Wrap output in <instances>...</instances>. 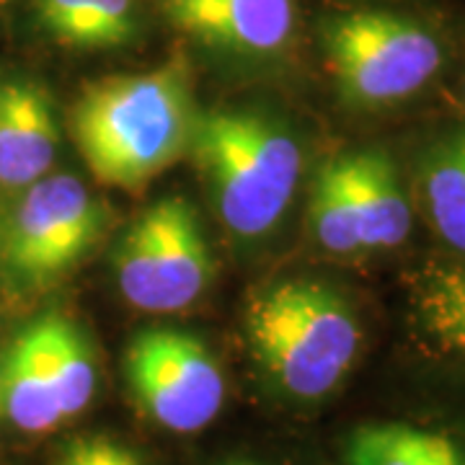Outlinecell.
<instances>
[{"label": "cell", "instance_id": "6", "mask_svg": "<svg viewBox=\"0 0 465 465\" xmlns=\"http://www.w3.org/2000/svg\"><path fill=\"white\" fill-rule=\"evenodd\" d=\"M124 300L148 313H176L197 302L213 280V256L197 210L183 197L150 204L114 253Z\"/></svg>", "mask_w": 465, "mask_h": 465}, {"label": "cell", "instance_id": "15", "mask_svg": "<svg viewBox=\"0 0 465 465\" xmlns=\"http://www.w3.org/2000/svg\"><path fill=\"white\" fill-rule=\"evenodd\" d=\"M39 351L47 367L54 396L60 403L63 419H73L96 393V365L84 333L75 329L73 321L63 316H45L32 323Z\"/></svg>", "mask_w": 465, "mask_h": 465}, {"label": "cell", "instance_id": "5", "mask_svg": "<svg viewBox=\"0 0 465 465\" xmlns=\"http://www.w3.org/2000/svg\"><path fill=\"white\" fill-rule=\"evenodd\" d=\"M411 202L399 168L382 148H357L333 155L318 171L308 225L329 253L388 251L411 232Z\"/></svg>", "mask_w": 465, "mask_h": 465}, {"label": "cell", "instance_id": "2", "mask_svg": "<svg viewBox=\"0 0 465 465\" xmlns=\"http://www.w3.org/2000/svg\"><path fill=\"white\" fill-rule=\"evenodd\" d=\"M189 153L220 220L241 238H259L282 220L302 173L298 140L251 109L197 112Z\"/></svg>", "mask_w": 465, "mask_h": 465}, {"label": "cell", "instance_id": "4", "mask_svg": "<svg viewBox=\"0 0 465 465\" xmlns=\"http://www.w3.org/2000/svg\"><path fill=\"white\" fill-rule=\"evenodd\" d=\"M323 50L341 96L365 109L416 96L440 73V39L414 18L351 11L326 21Z\"/></svg>", "mask_w": 465, "mask_h": 465}, {"label": "cell", "instance_id": "18", "mask_svg": "<svg viewBox=\"0 0 465 465\" xmlns=\"http://www.w3.org/2000/svg\"><path fill=\"white\" fill-rule=\"evenodd\" d=\"M3 232L5 231H3V223H0V249H3Z\"/></svg>", "mask_w": 465, "mask_h": 465}, {"label": "cell", "instance_id": "12", "mask_svg": "<svg viewBox=\"0 0 465 465\" xmlns=\"http://www.w3.org/2000/svg\"><path fill=\"white\" fill-rule=\"evenodd\" d=\"M416 186L432 231L465 256V130L445 134L427 148Z\"/></svg>", "mask_w": 465, "mask_h": 465}, {"label": "cell", "instance_id": "13", "mask_svg": "<svg viewBox=\"0 0 465 465\" xmlns=\"http://www.w3.org/2000/svg\"><path fill=\"white\" fill-rule=\"evenodd\" d=\"M42 29L73 50H112L137 34L134 0H34Z\"/></svg>", "mask_w": 465, "mask_h": 465}, {"label": "cell", "instance_id": "10", "mask_svg": "<svg viewBox=\"0 0 465 465\" xmlns=\"http://www.w3.org/2000/svg\"><path fill=\"white\" fill-rule=\"evenodd\" d=\"M60 130L42 85L0 75V189L26 192L50 173Z\"/></svg>", "mask_w": 465, "mask_h": 465}, {"label": "cell", "instance_id": "14", "mask_svg": "<svg viewBox=\"0 0 465 465\" xmlns=\"http://www.w3.org/2000/svg\"><path fill=\"white\" fill-rule=\"evenodd\" d=\"M347 465H465V448L437 430L406 421H378L351 432Z\"/></svg>", "mask_w": 465, "mask_h": 465}, {"label": "cell", "instance_id": "8", "mask_svg": "<svg viewBox=\"0 0 465 465\" xmlns=\"http://www.w3.org/2000/svg\"><path fill=\"white\" fill-rule=\"evenodd\" d=\"M101 204L70 173L32 183L3 232V259L26 282H47L65 274L101 235Z\"/></svg>", "mask_w": 465, "mask_h": 465}, {"label": "cell", "instance_id": "7", "mask_svg": "<svg viewBox=\"0 0 465 465\" xmlns=\"http://www.w3.org/2000/svg\"><path fill=\"white\" fill-rule=\"evenodd\" d=\"M124 372L140 409L168 432H200L223 409V370L192 333H137L124 357Z\"/></svg>", "mask_w": 465, "mask_h": 465}, {"label": "cell", "instance_id": "11", "mask_svg": "<svg viewBox=\"0 0 465 465\" xmlns=\"http://www.w3.org/2000/svg\"><path fill=\"white\" fill-rule=\"evenodd\" d=\"M0 411L29 434L52 432L65 421L32 326L18 333L0 367Z\"/></svg>", "mask_w": 465, "mask_h": 465}, {"label": "cell", "instance_id": "17", "mask_svg": "<svg viewBox=\"0 0 465 465\" xmlns=\"http://www.w3.org/2000/svg\"><path fill=\"white\" fill-rule=\"evenodd\" d=\"M60 465H143V460L109 437H81L67 445Z\"/></svg>", "mask_w": 465, "mask_h": 465}, {"label": "cell", "instance_id": "9", "mask_svg": "<svg viewBox=\"0 0 465 465\" xmlns=\"http://www.w3.org/2000/svg\"><path fill=\"white\" fill-rule=\"evenodd\" d=\"M166 14L183 34L235 54H277L295 24L292 0H166Z\"/></svg>", "mask_w": 465, "mask_h": 465}, {"label": "cell", "instance_id": "3", "mask_svg": "<svg viewBox=\"0 0 465 465\" xmlns=\"http://www.w3.org/2000/svg\"><path fill=\"white\" fill-rule=\"evenodd\" d=\"M246 333L266 375L302 401L336 391L362 347V326L347 300L311 280L256 292L246 308Z\"/></svg>", "mask_w": 465, "mask_h": 465}, {"label": "cell", "instance_id": "16", "mask_svg": "<svg viewBox=\"0 0 465 465\" xmlns=\"http://www.w3.org/2000/svg\"><path fill=\"white\" fill-rule=\"evenodd\" d=\"M414 313L430 341L465 357V266L430 269L416 284Z\"/></svg>", "mask_w": 465, "mask_h": 465}, {"label": "cell", "instance_id": "1", "mask_svg": "<svg viewBox=\"0 0 465 465\" xmlns=\"http://www.w3.org/2000/svg\"><path fill=\"white\" fill-rule=\"evenodd\" d=\"M194 119L186 67L166 63L84 85L70 130L96 182L143 189L189 153Z\"/></svg>", "mask_w": 465, "mask_h": 465}]
</instances>
